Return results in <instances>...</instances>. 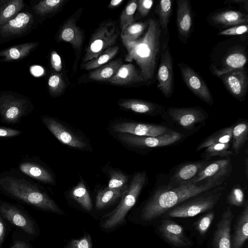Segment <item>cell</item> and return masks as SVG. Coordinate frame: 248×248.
<instances>
[{
    "label": "cell",
    "instance_id": "cell-20",
    "mask_svg": "<svg viewBox=\"0 0 248 248\" xmlns=\"http://www.w3.org/2000/svg\"><path fill=\"white\" fill-rule=\"evenodd\" d=\"M234 217L230 207H227L217 224L212 241L213 248H232L231 229Z\"/></svg>",
    "mask_w": 248,
    "mask_h": 248
},
{
    "label": "cell",
    "instance_id": "cell-11",
    "mask_svg": "<svg viewBox=\"0 0 248 248\" xmlns=\"http://www.w3.org/2000/svg\"><path fill=\"white\" fill-rule=\"evenodd\" d=\"M248 61L247 47L242 44H237L229 48L221 58L212 62V74L219 77L229 71L244 67Z\"/></svg>",
    "mask_w": 248,
    "mask_h": 248
},
{
    "label": "cell",
    "instance_id": "cell-6",
    "mask_svg": "<svg viewBox=\"0 0 248 248\" xmlns=\"http://www.w3.org/2000/svg\"><path fill=\"white\" fill-rule=\"evenodd\" d=\"M225 189V186H220L202 193L172 208L168 211L167 215L171 217H188L209 211L217 203Z\"/></svg>",
    "mask_w": 248,
    "mask_h": 248
},
{
    "label": "cell",
    "instance_id": "cell-19",
    "mask_svg": "<svg viewBox=\"0 0 248 248\" xmlns=\"http://www.w3.org/2000/svg\"><path fill=\"white\" fill-rule=\"evenodd\" d=\"M112 129L119 133L147 137L161 136L172 130L164 125L137 122L117 123L112 126Z\"/></svg>",
    "mask_w": 248,
    "mask_h": 248
},
{
    "label": "cell",
    "instance_id": "cell-2",
    "mask_svg": "<svg viewBox=\"0 0 248 248\" xmlns=\"http://www.w3.org/2000/svg\"><path fill=\"white\" fill-rule=\"evenodd\" d=\"M147 30L137 40L123 42L127 49L125 61H135L144 81H151L154 78L161 52V31L157 19H148Z\"/></svg>",
    "mask_w": 248,
    "mask_h": 248
},
{
    "label": "cell",
    "instance_id": "cell-10",
    "mask_svg": "<svg viewBox=\"0 0 248 248\" xmlns=\"http://www.w3.org/2000/svg\"><path fill=\"white\" fill-rule=\"evenodd\" d=\"M169 36L161 48L160 62L157 71V86L164 96L170 98L173 92V70L172 57L169 47Z\"/></svg>",
    "mask_w": 248,
    "mask_h": 248
},
{
    "label": "cell",
    "instance_id": "cell-44",
    "mask_svg": "<svg viewBox=\"0 0 248 248\" xmlns=\"http://www.w3.org/2000/svg\"><path fill=\"white\" fill-rule=\"evenodd\" d=\"M245 195L239 184L234 186L227 196V202L231 206L241 207L245 205Z\"/></svg>",
    "mask_w": 248,
    "mask_h": 248
},
{
    "label": "cell",
    "instance_id": "cell-3",
    "mask_svg": "<svg viewBox=\"0 0 248 248\" xmlns=\"http://www.w3.org/2000/svg\"><path fill=\"white\" fill-rule=\"evenodd\" d=\"M0 191L34 208L58 214L63 213L40 185L12 171L0 173Z\"/></svg>",
    "mask_w": 248,
    "mask_h": 248
},
{
    "label": "cell",
    "instance_id": "cell-49",
    "mask_svg": "<svg viewBox=\"0 0 248 248\" xmlns=\"http://www.w3.org/2000/svg\"><path fill=\"white\" fill-rule=\"evenodd\" d=\"M22 134V131L12 128L0 126V138L10 139L12 138Z\"/></svg>",
    "mask_w": 248,
    "mask_h": 248
},
{
    "label": "cell",
    "instance_id": "cell-47",
    "mask_svg": "<svg viewBox=\"0 0 248 248\" xmlns=\"http://www.w3.org/2000/svg\"><path fill=\"white\" fill-rule=\"evenodd\" d=\"M248 33V25L242 24L232 26L220 31L218 35L234 36L242 35Z\"/></svg>",
    "mask_w": 248,
    "mask_h": 248
},
{
    "label": "cell",
    "instance_id": "cell-36",
    "mask_svg": "<svg viewBox=\"0 0 248 248\" xmlns=\"http://www.w3.org/2000/svg\"><path fill=\"white\" fill-rule=\"evenodd\" d=\"M70 197L82 208L87 211L92 209L93 204L89 192L82 180L74 187L70 192Z\"/></svg>",
    "mask_w": 248,
    "mask_h": 248
},
{
    "label": "cell",
    "instance_id": "cell-35",
    "mask_svg": "<svg viewBox=\"0 0 248 248\" xmlns=\"http://www.w3.org/2000/svg\"><path fill=\"white\" fill-rule=\"evenodd\" d=\"M248 138V124L246 121H241L233 126L232 131V149L235 155L246 142Z\"/></svg>",
    "mask_w": 248,
    "mask_h": 248
},
{
    "label": "cell",
    "instance_id": "cell-7",
    "mask_svg": "<svg viewBox=\"0 0 248 248\" xmlns=\"http://www.w3.org/2000/svg\"><path fill=\"white\" fill-rule=\"evenodd\" d=\"M120 34L114 21L102 23L92 34L82 59L86 63L96 58L108 48L114 46Z\"/></svg>",
    "mask_w": 248,
    "mask_h": 248
},
{
    "label": "cell",
    "instance_id": "cell-34",
    "mask_svg": "<svg viewBox=\"0 0 248 248\" xmlns=\"http://www.w3.org/2000/svg\"><path fill=\"white\" fill-rule=\"evenodd\" d=\"M233 126L218 130L204 139L198 145L196 151H199L214 143H230L232 138Z\"/></svg>",
    "mask_w": 248,
    "mask_h": 248
},
{
    "label": "cell",
    "instance_id": "cell-33",
    "mask_svg": "<svg viewBox=\"0 0 248 248\" xmlns=\"http://www.w3.org/2000/svg\"><path fill=\"white\" fill-rule=\"evenodd\" d=\"M173 1L162 0L156 5L155 13L158 17V23L163 35H168V24L172 10Z\"/></svg>",
    "mask_w": 248,
    "mask_h": 248
},
{
    "label": "cell",
    "instance_id": "cell-23",
    "mask_svg": "<svg viewBox=\"0 0 248 248\" xmlns=\"http://www.w3.org/2000/svg\"><path fill=\"white\" fill-rule=\"evenodd\" d=\"M210 161L191 162L181 165L170 177V184L176 186L191 182L200 171Z\"/></svg>",
    "mask_w": 248,
    "mask_h": 248
},
{
    "label": "cell",
    "instance_id": "cell-39",
    "mask_svg": "<svg viewBox=\"0 0 248 248\" xmlns=\"http://www.w3.org/2000/svg\"><path fill=\"white\" fill-rule=\"evenodd\" d=\"M148 25L147 20L144 22H134L125 27L120 33L123 43L134 41L139 39Z\"/></svg>",
    "mask_w": 248,
    "mask_h": 248
},
{
    "label": "cell",
    "instance_id": "cell-13",
    "mask_svg": "<svg viewBox=\"0 0 248 248\" xmlns=\"http://www.w3.org/2000/svg\"><path fill=\"white\" fill-rule=\"evenodd\" d=\"M182 78L188 88L201 100L212 106L214 100L207 84L194 69L183 62L177 64Z\"/></svg>",
    "mask_w": 248,
    "mask_h": 248
},
{
    "label": "cell",
    "instance_id": "cell-27",
    "mask_svg": "<svg viewBox=\"0 0 248 248\" xmlns=\"http://www.w3.org/2000/svg\"><path fill=\"white\" fill-rule=\"evenodd\" d=\"M112 84L127 85L144 82L140 71L132 64H122L116 73L107 80Z\"/></svg>",
    "mask_w": 248,
    "mask_h": 248
},
{
    "label": "cell",
    "instance_id": "cell-32",
    "mask_svg": "<svg viewBox=\"0 0 248 248\" xmlns=\"http://www.w3.org/2000/svg\"><path fill=\"white\" fill-rule=\"evenodd\" d=\"M122 64L121 59L110 61L93 70L89 78L96 81H107L114 76Z\"/></svg>",
    "mask_w": 248,
    "mask_h": 248
},
{
    "label": "cell",
    "instance_id": "cell-12",
    "mask_svg": "<svg viewBox=\"0 0 248 248\" xmlns=\"http://www.w3.org/2000/svg\"><path fill=\"white\" fill-rule=\"evenodd\" d=\"M183 135L174 130L156 137L139 136L127 133H119L118 137L129 146L139 148H155L171 145L179 141Z\"/></svg>",
    "mask_w": 248,
    "mask_h": 248
},
{
    "label": "cell",
    "instance_id": "cell-50",
    "mask_svg": "<svg viewBox=\"0 0 248 248\" xmlns=\"http://www.w3.org/2000/svg\"><path fill=\"white\" fill-rule=\"evenodd\" d=\"M50 63L52 68L57 72H60L62 69V62L60 56L54 50L50 54Z\"/></svg>",
    "mask_w": 248,
    "mask_h": 248
},
{
    "label": "cell",
    "instance_id": "cell-21",
    "mask_svg": "<svg viewBox=\"0 0 248 248\" xmlns=\"http://www.w3.org/2000/svg\"><path fill=\"white\" fill-rule=\"evenodd\" d=\"M176 25L179 39L186 43L192 25V14L190 2L188 0L176 1Z\"/></svg>",
    "mask_w": 248,
    "mask_h": 248
},
{
    "label": "cell",
    "instance_id": "cell-48",
    "mask_svg": "<svg viewBox=\"0 0 248 248\" xmlns=\"http://www.w3.org/2000/svg\"><path fill=\"white\" fill-rule=\"evenodd\" d=\"M154 1L153 0H139L137 2V10L140 17L146 16L150 12Z\"/></svg>",
    "mask_w": 248,
    "mask_h": 248
},
{
    "label": "cell",
    "instance_id": "cell-43",
    "mask_svg": "<svg viewBox=\"0 0 248 248\" xmlns=\"http://www.w3.org/2000/svg\"><path fill=\"white\" fill-rule=\"evenodd\" d=\"M109 180L107 188L109 189H122L127 187L128 176L123 172L116 170L109 171Z\"/></svg>",
    "mask_w": 248,
    "mask_h": 248
},
{
    "label": "cell",
    "instance_id": "cell-28",
    "mask_svg": "<svg viewBox=\"0 0 248 248\" xmlns=\"http://www.w3.org/2000/svg\"><path fill=\"white\" fill-rule=\"evenodd\" d=\"M38 42H27L15 45L0 50V61L10 62L21 60L34 51Z\"/></svg>",
    "mask_w": 248,
    "mask_h": 248
},
{
    "label": "cell",
    "instance_id": "cell-14",
    "mask_svg": "<svg viewBox=\"0 0 248 248\" xmlns=\"http://www.w3.org/2000/svg\"><path fill=\"white\" fill-rule=\"evenodd\" d=\"M167 111L174 122L186 129H191L196 124L205 122L208 117L207 113L198 106L190 108L170 107L167 108Z\"/></svg>",
    "mask_w": 248,
    "mask_h": 248
},
{
    "label": "cell",
    "instance_id": "cell-1",
    "mask_svg": "<svg viewBox=\"0 0 248 248\" xmlns=\"http://www.w3.org/2000/svg\"><path fill=\"white\" fill-rule=\"evenodd\" d=\"M221 184L208 181L200 185L189 182L176 186H160L143 207L141 218L145 221L155 219L180 203Z\"/></svg>",
    "mask_w": 248,
    "mask_h": 248
},
{
    "label": "cell",
    "instance_id": "cell-9",
    "mask_svg": "<svg viewBox=\"0 0 248 248\" xmlns=\"http://www.w3.org/2000/svg\"><path fill=\"white\" fill-rule=\"evenodd\" d=\"M35 25L33 13L22 11L15 18L0 25V44L28 34Z\"/></svg>",
    "mask_w": 248,
    "mask_h": 248
},
{
    "label": "cell",
    "instance_id": "cell-46",
    "mask_svg": "<svg viewBox=\"0 0 248 248\" xmlns=\"http://www.w3.org/2000/svg\"><path fill=\"white\" fill-rule=\"evenodd\" d=\"M65 248H93L91 237L87 233L79 239L72 240Z\"/></svg>",
    "mask_w": 248,
    "mask_h": 248
},
{
    "label": "cell",
    "instance_id": "cell-52",
    "mask_svg": "<svg viewBox=\"0 0 248 248\" xmlns=\"http://www.w3.org/2000/svg\"><path fill=\"white\" fill-rule=\"evenodd\" d=\"M6 233V225L4 218L0 215V248H2Z\"/></svg>",
    "mask_w": 248,
    "mask_h": 248
},
{
    "label": "cell",
    "instance_id": "cell-15",
    "mask_svg": "<svg viewBox=\"0 0 248 248\" xmlns=\"http://www.w3.org/2000/svg\"><path fill=\"white\" fill-rule=\"evenodd\" d=\"M218 78L234 98L239 102L245 100L248 87V76L245 67L224 73Z\"/></svg>",
    "mask_w": 248,
    "mask_h": 248
},
{
    "label": "cell",
    "instance_id": "cell-5",
    "mask_svg": "<svg viewBox=\"0 0 248 248\" xmlns=\"http://www.w3.org/2000/svg\"><path fill=\"white\" fill-rule=\"evenodd\" d=\"M34 109L26 96L11 91H0V119L2 123L16 124Z\"/></svg>",
    "mask_w": 248,
    "mask_h": 248
},
{
    "label": "cell",
    "instance_id": "cell-31",
    "mask_svg": "<svg viewBox=\"0 0 248 248\" xmlns=\"http://www.w3.org/2000/svg\"><path fill=\"white\" fill-rule=\"evenodd\" d=\"M127 187L122 189H109L107 187L98 191L96 197L95 207L100 210L106 208L126 192Z\"/></svg>",
    "mask_w": 248,
    "mask_h": 248
},
{
    "label": "cell",
    "instance_id": "cell-42",
    "mask_svg": "<svg viewBox=\"0 0 248 248\" xmlns=\"http://www.w3.org/2000/svg\"><path fill=\"white\" fill-rule=\"evenodd\" d=\"M137 0H132L128 2L123 10L120 16V27L122 30L134 23V14L137 9Z\"/></svg>",
    "mask_w": 248,
    "mask_h": 248
},
{
    "label": "cell",
    "instance_id": "cell-26",
    "mask_svg": "<svg viewBox=\"0 0 248 248\" xmlns=\"http://www.w3.org/2000/svg\"><path fill=\"white\" fill-rule=\"evenodd\" d=\"M58 38L60 41L69 43L75 50H79L83 44L84 35L77 25L75 19L71 18L61 27Z\"/></svg>",
    "mask_w": 248,
    "mask_h": 248
},
{
    "label": "cell",
    "instance_id": "cell-29",
    "mask_svg": "<svg viewBox=\"0 0 248 248\" xmlns=\"http://www.w3.org/2000/svg\"><path fill=\"white\" fill-rule=\"evenodd\" d=\"M243 210L238 217L234 227L232 248H241L248 239V204L247 201Z\"/></svg>",
    "mask_w": 248,
    "mask_h": 248
},
{
    "label": "cell",
    "instance_id": "cell-8",
    "mask_svg": "<svg viewBox=\"0 0 248 248\" xmlns=\"http://www.w3.org/2000/svg\"><path fill=\"white\" fill-rule=\"evenodd\" d=\"M0 215L4 219L22 230L27 236L35 237L38 235L39 229L36 222L20 205L0 199Z\"/></svg>",
    "mask_w": 248,
    "mask_h": 248
},
{
    "label": "cell",
    "instance_id": "cell-40",
    "mask_svg": "<svg viewBox=\"0 0 248 248\" xmlns=\"http://www.w3.org/2000/svg\"><path fill=\"white\" fill-rule=\"evenodd\" d=\"M230 147V143H214L207 147L204 151L205 161L216 156L229 157L233 154L232 151L229 150Z\"/></svg>",
    "mask_w": 248,
    "mask_h": 248
},
{
    "label": "cell",
    "instance_id": "cell-37",
    "mask_svg": "<svg viewBox=\"0 0 248 248\" xmlns=\"http://www.w3.org/2000/svg\"><path fill=\"white\" fill-rule=\"evenodd\" d=\"M65 0H44L32 6V11L40 17H45L56 13L65 2Z\"/></svg>",
    "mask_w": 248,
    "mask_h": 248
},
{
    "label": "cell",
    "instance_id": "cell-45",
    "mask_svg": "<svg viewBox=\"0 0 248 248\" xmlns=\"http://www.w3.org/2000/svg\"><path fill=\"white\" fill-rule=\"evenodd\" d=\"M215 212L211 211L199 218L195 223L196 230L203 236L206 234L215 217Z\"/></svg>",
    "mask_w": 248,
    "mask_h": 248
},
{
    "label": "cell",
    "instance_id": "cell-4",
    "mask_svg": "<svg viewBox=\"0 0 248 248\" xmlns=\"http://www.w3.org/2000/svg\"><path fill=\"white\" fill-rule=\"evenodd\" d=\"M147 181L145 171L138 172L133 177L129 186L115 209L107 216L102 222L103 229H111L122 223L128 211L135 205Z\"/></svg>",
    "mask_w": 248,
    "mask_h": 248
},
{
    "label": "cell",
    "instance_id": "cell-54",
    "mask_svg": "<svg viewBox=\"0 0 248 248\" xmlns=\"http://www.w3.org/2000/svg\"><path fill=\"white\" fill-rule=\"evenodd\" d=\"M245 173H246V175L247 176V177H248V157H246L245 160Z\"/></svg>",
    "mask_w": 248,
    "mask_h": 248
},
{
    "label": "cell",
    "instance_id": "cell-30",
    "mask_svg": "<svg viewBox=\"0 0 248 248\" xmlns=\"http://www.w3.org/2000/svg\"><path fill=\"white\" fill-rule=\"evenodd\" d=\"M23 0H0V25L15 18L24 9Z\"/></svg>",
    "mask_w": 248,
    "mask_h": 248
},
{
    "label": "cell",
    "instance_id": "cell-53",
    "mask_svg": "<svg viewBox=\"0 0 248 248\" xmlns=\"http://www.w3.org/2000/svg\"><path fill=\"white\" fill-rule=\"evenodd\" d=\"M124 2V0H112L110 1L108 5L109 8L117 7Z\"/></svg>",
    "mask_w": 248,
    "mask_h": 248
},
{
    "label": "cell",
    "instance_id": "cell-22",
    "mask_svg": "<svg viewBox=\"0 0 248 248\" xmlns=\"http://www.w3.org/2000/svg\"><path fill=\"white\" fill-rule=\"evenodd\" d=\"M159 230L164 239L175 247H185L189 244L183 228L172 220H161Z\"/></svg>",
    "mask_w": 248,
    "mask_h": 248
},
{
    "label": "cell",
    "instance_id": "cell-38",
    "mask_svg": "<svg viewBox=\"0 0 248 248\" xmlns=\"http://www.w3.org/2000/svg\"><path fill=\"white\" fill-rule=\"evenodd\" d=\"M119 47L117 46H113L101 53L95 59H93L83 64V68L86 70H94L108 62H110L117 54Z\"/></svg>",
    "mask_w": 248,
    "mask_h": 248
},
{
    "label": "cell",
    "instance_id": "cell-16",
    "mask_svg": "<svg viewBox=\"0 0 248 248\" xmlns=\"http://www.w3.org/2000/svg\"><path fill=\"white\" fill-rule=\"evenodd\" d=\"M232 171V166L230 157L210 162L203 168L192 180L193 184L199 182H214L222 184Z\"/></svg>",
    "mask_w": 248,
    "mask_h": 248
},
{
    "label": "cell",
    "instance_id": "cell-41",
    "mask_svg": "<svg viewBox=\"0 0 248 248\" xmlns=\"http://www.w3.org/2000/svg\"><path fill=\"white\" fill-rule=\"evenodd\" d=\"M47 86L49 93L53 96L60 95L66 88L62 76L56 73H52L49 77Z\"/></svg>",
    "mask_w": 248,
    "mask_h": 248
},
{
    "label": "cell",
    "instance_id": "cell-24",
    "mask_svg": "<svg viewBox=\"0 0 248 248\" xmlns=\"http://www.w3.org/2000/svg\"><path fill=\"white\" fill-rule=\"evenodd\" d=\"M118 105L124 109L146 115H157L165 111L164 106L137 99H121Z\"/></svg>",
    "mask_w": 248,
    "mask_h": 248
},
{
    "label": "cell",
    "instance_id": "cell-51",
    "mask_svg": "<svg viewBox=\"0 0 248 248\" xmlns=\"http://www.w3.org/2000/svg\"><path fill=\"white\" fill-rule=\"evenodd\" d=\"M10 248H32V247L30 242L26 238L15 237L13 245Z\"/></svg>",
    "mask_w": 248,
    "mask_h": 248
},
{
    "label": "cell",
    "instance_id": "cell-18",
    "mask_svg": "<svg viewBox=\"0 0 248 248\" xmlns=\"http://www.w3.org/2000/svg\"><path fill=\"white\" fill-rule=\"evenodd\" d=\"M44 124L61 142L77 149H84L87 143L80 137L72 132L55 118L47 115L41 117Z\"/></svg>",
    "mask_w": 248,
    "mask_h": 248
},
{
    "label": "cell",
    "instance_id": "cell-17",
    "mask_svg": "<svg viewBox=\"0 0 248 248\" xmlns=\"http://www.w3.org/2000/svg\"><path fill=\"white\" fill-rule=\"evenodd\" d=\"M18 169L21 173L36 181L45 184H55L52 173L36 156L23 157L18 164Z\"/></svg>",
    "mask_w": 248,
    "mask_h": 248
},
{
    "label": "cell",
    "instance_id": "cell-25",
    "mask_svg": "<svg viewBox=\"0 0 248 248\" xmlns=\"http://www.w3.org/2000/svg\"><path fill=\"white\" fill-rule=\"evenodd\" d=\"M209 22L221 27L247 24L248 16L241 12L227 10L215 13L209 16Z\"/></svg>",
    "mask_w": 248,
    "mask_h": 248
}]
</instances>
